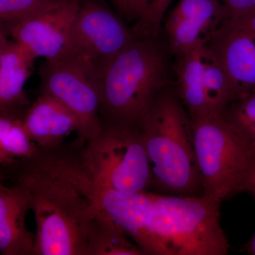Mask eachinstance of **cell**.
<instances>
[{
    "label": "cell",
    "instance_id": "cb8c5ba5",
    "mask_svg": "<svg viewBox=\"0 0 255 255\" xmlns=\"http://www.w3.org/2000/svg\"><path fill=\"white\" fill-rule=\"evenodd\" d=\"M114 7L117 9L120 16L127 18L128 14L127 0H110Z\"/></svg>",
    "mask_w": 255,
    "mask_h": 255
},
{
    "label": "cell",
    "instance_id": "d4e9b609",
    "mask_svg": "<svg viewBox=\"0 0 255 255\" xmlns=\"http://www.w3.org/2000/svg\"><path fill=\"white\" fill-rule=\"evenodd\" d=\"M251 194L255 199V192L252 193ZM243 252L248 253V255H255V233L253 238L243 246Z\"/></svg>",
    "mask_w": 255,
    "mask_h": 255
},
{
    "label": "cell",
    "instance_id": "ffe728a7",
    "mask_svg": "<svg viewBox=\"0 0 255 255\" xmlns=\"http://www.w3.org/2000/svg\"><path fill=\"white\" fill-rule=\"evenodd\" d=\"M67 0H0V18L12 23L41 14L63 4Z\"/></svg>",
    "mask_w": 255,
    "mask_h": 255
},
{
    "label": "cell",
    "instance_id": "277c9868",
    "mask_svg": "<svg viewBox=\"0 0 255 255\" xmlns=\"http://www.w3.org/2000/svg\"><path fill=\"white\" fill-rule=\"evenodd\" d=\"M219 201L201 196L156 194L148 230L152 255H226Z\"/></svg>",
    "mask_w": 255,
    "mask_h": 255
},
{
    "label": "cell",
    "instance_id": "8992f818",
    "mask_svg": "<svg viewBox=\"0 0 255 255\" xmlns=\"http://www.w3.org/2000/svg\"><path fill=\"white\" fill-rule=\"evenodd\" d=\"M203 195L220 203L244 192L255 167V145L219 116L192 117Z\"/></svg>",
    "mask_w": 255,
    "mask_h": 255
},
{
    "label": "cell",
    "instance_id": "5b68a950",
    "mask_svg": "<svg viewBox=\"0 0 255 255\" xmlns=\"http://www.w3.org/2000/svg\"><path fill=\"white\" fill-rule=\"evenodd\" d=\"M29 161L68 182L118 226L144 255H151L147 228L155 194L144 191L128 195L102 186L82 163L76 145L73 149L63 145L50 150L40 149Z\"/></svg>",
    "mask_w": 255,
    "mask_h": 255
},
{
    "label": "cell",
    "instance_id": "6da1fadb",
    "mask_svg": "<svg viewBox=\"0 0 255 255\" xmlns=\"http://www.w3.org/2000/svg\"><path fill=\"white\" fill-rule=\"evenodd\" d=\"M6 169L27 194L34 214V255H87L96 223L105 215L68 182L31 161Z\"/></svg>",
    "mask_w": 255,
    "mask_h": 255
},
{
    "label": "cell",
    "instance_id": "ac0fdd59",
    "mask_svg": "<svg viewBox=\"0 0 255 255\" xmlns=\"http://www.w3.org/2000/svg\"><path fill=\"white\" fill-rule=\"evenodd\" d=\"M129 238L113 221L100 218L90 236L87 255H144Z\"/></svg>",
    "mask_w": 255,
    "mask_h": 255
},
{
    "label": "cell",
    "instance_id": "8fae6325",
    "mask_svg": "<svg viewBox=\"0 0 255 255\" xmlns=\"http://www.w3.org/2000/svg\"><path fill=\"white\" fill-rule=\"evenodd\" d=\"M80 4V0H67L53 9L12 23L10 36L35 58L62 59L68 51Z\"/></svg>",
    "mask_w": 255,
    "mask_h": 255
},
{
    "label": "cell",
    "instance_id": "4fadbf2b",
    "mask_svg": "<svg viewBox=\"0 0 255 255\" xmlns=\"http://www.w3.org/2000/svg\"><path fill=\"white\" fill-rule=\"evenodd\" d=\"M23 120L30 137L43 150L60 147L65 137L80 130L78 119L72 111L45 94L26 109Z\"/></svg>",
    "mask_w": 255,
    "mask_h": 255
},
{
    "label": "cell",
    "instance_id": "44dd1931",
    "mask_svg": "<svg viewBox=\"0 0 255 255\" xmlns=\"http://www.w3.org/2000/svg\"><path fill=\"white\" fill-rule=\"evenodd\" d=\"M173 0H150L142 18L137 20L132 30L135 34L159 36L167 11Z\"/></svg>",
    "mask_w": 255,
    "mask_h": 255
},
{
    "label": "cell",
    "instance_id": "7c38bea8",
    "mask_svg": "<svg viewBox=\"0 0 255 255\" xmlns=\"http://www.w3.org/2000/svg\"><path fill=\"white\" fill-rule=\"evenodd\" d=\"M227 15L221 0H180L164 18L161 34L174 57L206 44Z\"/></svg>",
    "mask_w": 255,
    "mask_h": 255
},
{
    "label": "cell",
    "instance_id": "52a82bcc",
    "mask_svg": "<svg viewBox=\"0 0 255 255\" xmlns=\"http://www.w3.org/2000/svg\"><path fill=\"white\" fill-rule=\"evenodd\" d=\"M82 163L102 186L136 194L152 186L150 164L138 129L103 124L97 136L75 142Z\"/></svg>",
    "mask_w": 255,
    "mask_h": 255
},
{
    "label": "cell",
    "instance_id": "5bb4252c",
    "mask_svg": "<svg viewBox=\"0 0 255 255\" xmlns=\"http://www.w3.org/2000/svg\"><path fill=\"white\" fill-rule=\"evenodd\" d=\"M29 201L22 188L0 184V254L34 255L36 235L28 231L26 216Z\"/></svg>",
    "mask_w": 255,
    "mask_h": 255
},
{
    "label": "cell",
    "instance_id": "484cf974",
    "mask_svg": "<svg viewBox=\"0 0 255 255\" xmlns=\"http://www.w3.org/2000/svg\"><path fill=\"white\" fill-rule=\"evenodd\" d=\"M245 191L250 192L251 194L255 192V167L254 170H253V173H252L249 181H248V184H247Z\"/></svg>",
    "mask_w": 255,
    "mask_h": 255
},
{
    "label": "cell",
    "instance_id": "9c48e42d",
    "mask_svg": "<svg viewBox=\"0 0 255 255\" xmlns=\"http://www.w3.org/2000/svg\"><path fill=\"white\" fill-rule=\"evenodd\" d=\"M42 94L61 102L78 118V140L85 142L102 130L101 85L67 60L47 61L40 69Z\"/></svg>",
    "mask_w": 255,
    "mask_h": 255
},
{
    "label": "cell",
    "instance_id": "30bf717a",
    "mask_svg": "<svg viewBox=\"0 0 255 255\" xmlns=\"http://www.w3.org/2000/svg\"><path fill=\"white\" fill-rule=\"evenodd\" d=\"M206 45L227 73L236 95L255 90V11L227 15Z\"/></svg>",
    "mask_w": 255,
    "mask_h": 255
},
{
    "label": "cell",
    "instance_id": "7a4b0ae2",
    "mask_svg": "<svg viewBox=\"0 0 255 255\" xmlns=\"http://www.w3.org/2000/svg\"><path fill=\"white\" fill-rule=\"evenodd\" d=\"M173 59L161 33H135L102 79V124L138 129L159 92L174 81Z\"/></svg>",
    "mask_w": 255,
    "mask_h": 255
},
{
    "label": "cell",
    "instance_id": "ba28073f",
    "mask_svg": "<svg viewBox=\"0 0 255 255\" xmlns=\"http://www.w3.org/2000/svg\"><path fill=\"white\" fill-rule=\"evenodd\" d=\"M134 37L132 28L110 9L87 1L80 4L68 51L62 59L78 65L101 85L106 70Z\"/></svg>",
    "mask_w": 255,
    "mask_h": 255
},
{
    "label": "cell",
    "instance_id": "3957f363",
    "mask_svg": "<svg viewBox=\"0 0 255 255\" xmlns=\"http://www.w3.org/2000/svg\"><path fill=\"white\" fill-rule=\"evenodd\" d=\"M138 130L152 185L167 195H203L192 122L174 81L159 92Z\"/></svg>",
    "mask_w": 255,
    "mask_h": 255
},
{
    "label": "cell",
    "instance_id": "9a60e30c",
    "mask_svg": "<svg viewBox=\"0 0 255 255\" xmlns=\"http://www.w3.org/2000/svg\"><path fill=\"white\" fill-rule=\"evenodd\" d=\"M36 58L1 31L0 35V112L21 114L28 100L23 87Z\"/></svg>",
    "mask_w": 255,
    "mask_h": 255
},
{
    "label": "cell",
    "instance_id": "e0dca14e",
    "mask_svg": "<svg viewBox=\"0 0 255 255\" xmlns=\"http://www.w3.org/2000/svg\"><path fill=\"white\" fill-rule=\"evenodd\" d=\"M23 117L13 112L0 115V163L6 169L33 159L39 152L24 127Z\"/></svg>",
    "mask_w": 255,
    "mask_h": 255
},
{
    "label": "cell",
    "instance_id": "d6986e66",
    "mask_svg": "<svg viewBox=\"0 0 255 255\" xmlns=\"http://www.w3.org/2000/svg\"><path fill=\"white\" fill-rule=\"evenodd\" d=\"M219 117L255 145V90L238 94Z\"/></svg>",
    "mask_w": 255,
    "mask_h": 255
},
{
    "label": "cell",
    "instance_id": "7402d4cb",
    "mask_svg": "<svg viewBox=\"0 0 255 255\" xmlns=\"http://www.w3.org/2000/svg\"><path fill=\"white\" fill-rule=\"evenodd\" d=\"M228 16L255 11V0H221Z\"/></svg>",
    "mask_w": 255,
    "mask_h": 255
},
{
    "label": "cell",
    "instance_id": "2e32d148",
    "mask_svg": "<svg viewBox=\"0 0 255 255\" xmlns=\"http://www.w3.org/2000/svg\"><path fill=\"white\" fill-rule=\"evenodd\" d=\"M205 53L206 44H201L174 57V86L191 118L211 115L206 99Z\"/></svg>",
    "mask_w": 255,
    "mask_h": 255
},
{
    "label": "cell",
    "instance_id": "603a6c76",
    "mask_svg": "<svg viewBox=\"0 0 255 255\" xmlns=\"http://www.w3.org/2000/svg\"><path fill=\"white\" fill-rule=\"evenodd\" d=\"M150 0H127L128 14L129 21L140 19L145 14Z\"/></svg>",
    "mask_w": 255,
    "mask_h": 255
}]
</instances>
